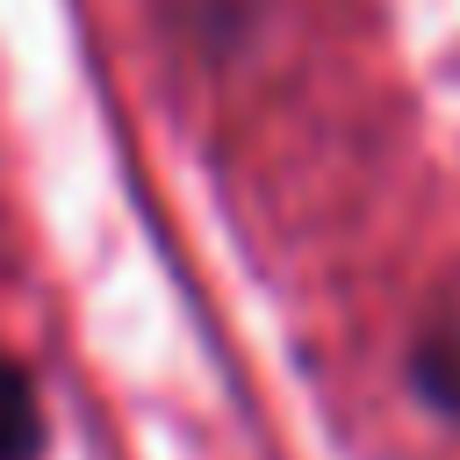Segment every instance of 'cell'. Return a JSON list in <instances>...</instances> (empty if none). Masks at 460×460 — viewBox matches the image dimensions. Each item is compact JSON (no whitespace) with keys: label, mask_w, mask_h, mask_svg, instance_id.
Wrapping results in <instances>:
<instances>
[{"label":"cell","mask_w":460,"mask_h":460,"mask_svg":"<svg viewBox=\"0 0 460 460\" xmlns=\"http://www.w3.org/2000/svg\"><path fill=\"white\" fill-rule=\"evenodd\" d=\"M43 438V410H36V381L0 359V460H29Z\"/></svg>","instance_id":"6da1fadb"}]
</instances>
